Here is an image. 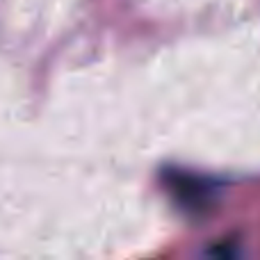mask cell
<instances>
[{"mask_svg":"<svg viewBox=\"0 0 260 260\" xmlns=\"http://www.w3.org/2000/svg\"><path fill=\"white\" fill-rule=\"evenodd\" d=\"M174 192L183 203H189V208H199L197 203H210V185L206 180H197L194 176H180L169 183Z\"/></svg>","mask_w":260,"mask_h":260,"instance_id":"cell-1","label":"cell"}]
</instances>
